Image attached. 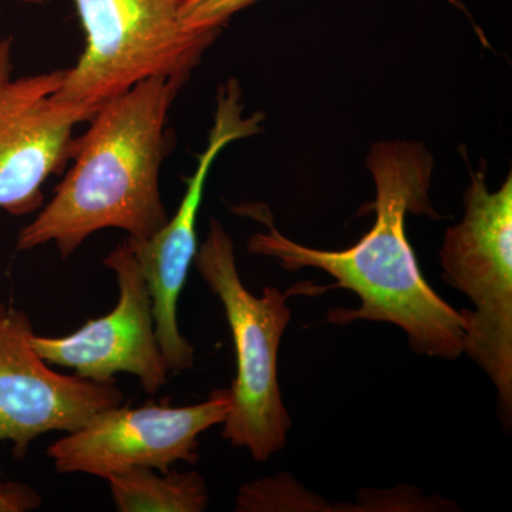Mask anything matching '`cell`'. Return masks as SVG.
<instances>
[{"instance_id": "obj_1", "label": "cell", "mask_w": 512, "mask_h": 512, "mask_svg": "<svg viewBox=\"0 0 512 512\" xmlns=\"http://www.w3.org/2000/svg\"><path fill=\"white\" fill-rule=\"evenodd\" d=\"M366 164L376 185V220L357 244L345 251L296 244L278 231L265 205L244 204L235 211L268 228L249 238V254L274 258L286 271L320 269L336 279L329 288L356 293L360 308L333 309L328 315L333 325L392 323L419 355L457 359L463 353V316L421 274L406 232L407 214L439 217L430 200L433 157L420 141H377Z\"/></svg>"}, {"instance_id": "obj_2", "label": "cell", "mask_w": 512, "mask_h": 512, "mask_svg": "<svg viewBox=\"0 0 512 512\" xmlns=\"http://www.w3.org/2000/svg\"><path fill=\"white\" fill-rule=\"evenodd\" d=\"M185 84L150 77L101 104L79 136L72 167L52 200L20 229L16 249L53 244L66 259L103 229L136 239L160 231L170 218L160 190L173 143L168 116Z\"/></svg>"}, {"instance_id": "obj_3", "label": "cell", "mask_w": 512, "mask_h": 512, "mask_svg": "<svg viewBox=\"0 0 512 512\" xmlns=\"http://www.w3.org/2000/svg\"><path fill=\"white\" fill-rule=\"evenodd\" d=\"M194 266L224 306L237 357L222 439L265 463L285 447L292 426L278 380L279 346L292 318L286 303L291 292L265 288L261 296L252 295L239 276L234 242L215 218Z\"/></svg>"}, {"instance_id": "obj_4", "label": "cell", "mask_w": 512, "mask_h": 512, "mask_svg": "<svg viewBox=\"0 0 512 512\" xmlns=\"http://www.w3.org/2000/svg\"><path fill=\"white\" fill-rule=\"evenodd\" d=\"M39 5L45 0H16ZM86 46L66 69L56 97L97 110L141 80L170 77L187 83L221 30L188 32L184 0H73Z\"/></svg>"}, {"instance_id": "obj_5", "label": "cell", "mask_w": 512, "mask_h": 512, "mask_svg": "<svg viewBox=\"0 0 512 512\" xmlns=\"http://www.w3.org/2000/svg\"><path fill=\"white\" fill-rule=\"evenodd\" d=\"M464 217L440 249L444 281L463 292V353L490 376L505 426L512 416V175L490 191L485 164L470 174Z\"/></svg>"}, {"instance_id": "obj_6", "label": "cell", "mask_w": 512, "mask_h": 512, "mask_svg": "<svg viewBox=\"0 0 512 512\" xmlns=\"http://www.w3.org/2000/svg\"><path fill=\"white\" fill-rule=\"evenodd\" d=\"M66 69L15 76L13 37L0 39V210L15 217L45 205L43 187L72 163L96 110L56 97Z\"/></svg>"}, {"instance_id": "obj_7", "label": "cell", "mask_w": 512, "mask_h": 512, "mask_svg": "<svg viewBox=\"0 0 512 512\" xmlns=\"http://www.w3.org/2000/svg\"><path fill=\"white\" fill-rule=\"evenodd\" d=\"M231 410L228 389L215 390L191 406L147 403L110 407L79 429L50 444L46 454L60 474H87L107 480L133 468L170 471L197 464L200 436L224 423Z\"/></svg>"}, {"instance_id": "obj_8", "label": "cell", "mask_w": 512, "mask_h": 512, "mask_svg": "<svg viewBox=\"0 0 512 512\" xmlns=\"http://www.w3.org/2000/svg\"><path fill=\"white\" fill-rule=\"evenodd\" d=\"M265 116L245 114L241 84L229 79L215 97L214 123L205 150L198 156L194 174L185 180L187 190L173 218L153 237L126 239L136 256L151 302L161 353L170 375L187 372L194 366L195 350L183 336L178 323V302L198 252L197 220L204 198L205 181L222 150L234 141L261 133Z\"/></svg>"}, {"instance_id": "obj_9", "label": "cell", "mask_w": 512, "mask_h": 512, "mask_svg": "<svg viewBox=\"0 0 512 512\" xmlns=\"http://www.w3.org/2000/svg\"><path fill=\"white\" fill-rule=\"evenodd\" d=\"M35 335L28 313L0 299V443L9 441L18 460L43 434L70 433L124 400L114 382L53 370L36 352Z\"/></svg>"}, {"instance_id": "obj_10", "label": "cell", "mask_w": 512, "mask_h": 512, "mask_svg": "<svg viewBox=\"0 0 512 512\" xmlns=\"http://www.w3.org/2000/svg\"><path fill=\"white\" fill-rule=\"evenodd\" d=\"M104 266L119 286L113 311L69 335H35L33 346L49 365L73 370L92 382L113 383L119 373L133 375L153 396L167 384L170 373L158 343L146 279L126 239L104 258Z\"/></svg>"}, {"instance_id": "obj_11", "label": "cell", "mask_w": 512, "mask_h": 512, "mask_svg": "<svg viewBox=\"0 0 512 512\" xmlns=\"http://www.w3.org/2000/svg\"><path fill=\"white\" fill-rule=\"evenodd\" d=\"M106 481L120 512H202L210 504L207 484L197 471L133 468Z\"/></svg>"}, {"instance_id": "obj_12", "label": "cell", "mask_w": 512, "mask_h": 512, "mask_svg": "<svg viewBox=\"0 0 512 512\" xmlns=\"http://www.w3.org/2000/svg\"><path fill=\"white\" fill-rule=\"evenodd\" d=\"M256 2L258 0H184L180 9V22L188 32L222 30L232 16ZM446 2L464 10L468 15L467 9L458 0Z\"/></svg>"}, {"instance_id": "obj_13", "label": "cell", "mask_w": 512, "mask_h": 512, "mask_svg": "<svg viewBox=\"0 0 512 512\" xmlns=\"http://www.w3.org/2000/svg\"><path fill=\"white\" fill-rule=\"evenodd\" d=\"M42 503V495L30 485L0 481V512L33 511Z\"/></svg>"}]
</instances>
